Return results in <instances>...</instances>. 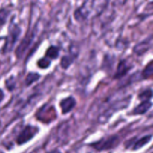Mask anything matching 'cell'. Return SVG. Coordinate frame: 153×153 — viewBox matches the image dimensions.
Returning a JSON list of instances; mask_svg holds the SVG:
<instances>
[{
  "mask_svg": "<svg viewBox=\"0 0 153 153\" xmlns=\"http://www.w3.org/2000/svg\"><path fill=\"white\" fill-rule=\"evenodd\" d=\"M108 1H85L74 11V17L78 22H84L102 13Z\"/></svg>",
  "mask_w": 153,
  "mask_h": 153,
  "instance_id": "cell-1",
  "label": "cell"
},
{
  "mask_svg": "<svg viewBox=\"0 0 153 153\" xmlns=\"http://www.w3.org/2000/svg\"><path fill=\"white\" fill-rule=\"evenodd\" d=\"M21 33L22 29L19 25L16 22H10L8 28V33L7 37H5V43L2 50L3 53H8L13 50Z\"/></svg>",
  "mask_w": 153,
  "mask_h": 153,
  "instance_id": "cell-2",
  "label": "cell"
},
{
  "mask_svg": "<svg viewBox=\"0 0 153 153\" xmlns=\"http://www.w3.org/2000/svg\"><path fill=\"white\" fill-rule=\"evenodd\" d=\"M131 97L130 96V97H126V98L123 99V100L117 101L114 103H113V104H111V105L108 108L106 109V111L102 114H101L99 117V123H100L102 124L105 123L106 122H108L109 120L111 117L114 114L116 113L117 111L123 110L124 108H126L129 105L130 102H131Z\"/></svg>",
  "mask_w": 153,
  "mask_h": 153,
  "instance_id": "cell-3",
  "label": "cell"
},
{
  "mask_svg": "<svg viewBox=\"0 0 153 153\" xmlns=\"http://www.w3.org/2000/svg\"><path fill=\"white\" fill-rule=\"evenodd\" d=\"M120 141V138L119 136L111 135L107 137H103L100 140L90 144V146L97 151H105L114 149L119 144Z\"/></svg>",
  "mask_w": 153,
  "mask_h": 153,
  "instance_id": "cell-4",
  "label": "cell"
},
{
  "mask_svg": "<svg viewBox=\"0 0 153 153\" xmlns=\"http://www.w3.org/2000/svg\"><path fill=\"white\" fill-rule=\"evenodd\" d=\"M39 131H40V128L35 126L30 125V124L25 126L16 136V143L18 145L25 144L27 142L30 141L31 139L34 138L38 134Z\"/></svg>",
  "mask_w": 153,
  "mask_h": 153,
  "instance_id": "cell-5",
  "label": "cell"
},
{
  "mask_svg": "<svg viewBox=\"0 0 153 153\" xmlns=\"http://www.w3.org/2000/svg\"><path fill=\"white\" fill-rule=\"evenodd\" d=\"M34 34L31 32L27 33L26 35L24 37V38L22 39L21 43H19V46L16 48V51H15V55L17 57V58H21L24 55H25V52L27 51V49L29 48V46H31V44L32 43L33 39H34Z\"/></svg>",
  "mask_w": 153,
  "mask_h": 153,
  "instance_id": "cell-6",
  "label": "cell"
},
{
  "mask_svg": "<svg viewBox=\"0 0 153 153\" xmlns=\"http://www.w3.org/2000/svg\"><path fill=\"white\" fill-rule=\"evenodd\" d=\"M152 47V36L150 35L147 38L137 43L133 48L132 51L137 56H141L146 52L150 50Z\"/></svg>",
  "mask_w": 153,
  "mask_h": 153,
  "instance_id": "cell-7",
  "label": "cell"
},
{
  "mask_svg": "<svg viewBox=\"0 0 153 153\" xmlns=\"http://www.w3.org/2000/svg\"><path fill=\"white\" fill-rule=\"evenodd\" d=\"M134 67L133 64L127 59H123L118 63L117 67L115 74L114 75V79H121L128 74V72Z\"/></svg>",
  "mask_w": 153,
  "mask_h": 153,
  "instance_id": "cell-8",
  "label": "cell"
},
{
  "mask_svg": "<svg viewBox=\"0 0 153 153\" xmlns=\"http://www.w3.org/2000/svg\"><path fill=\"white\" fill-rule=\"evenodd\" d=\"M40 110L43 111L44 113H46V114L37 117L38 120H41L44 117V119L43 120L42 122L49 123H50L52 120H54V119L56 118V114H55V110L54 106H49V107H48L47 105H43L41 108Z\"/></svg>",
  "mask_w": 153,
  "mask_h": 153,
  "instance_id": "cell-9",
  "label": "cell"
},
{
  "mask_svg": "<svg viewBox=\"0 0 153 153\" xmlns=\"http://www.w3.org/2000/svg\"><path fill=\"white\" fill-rule=\"evenodd\" d=\"M76 105V100L73 97H68L63 99L60 102V107H61L62 114H67V113L71 111L75 106Z\"/></svg>",
  "mask_w": 153,
  "mask_h": 153,
  "instance_id": "cell-10",
  "label": "cell"
},
{
  "mask_svg": "<svg viewBox=\"0 0 153 153\" xmlns=\"http://www.w3.org/2000/svg\"><path fill=\"white\" fill-rule=\"evenodd\" d=\"M152 104L151 101H144L136 106L131 111L133 115H143L145 114L152 107Z\"/></svg>",
  "mask_w": 153,
  "mask_h": 153,
  "instance_id": "cell-11",
  "label": "cell"
},
{
  "mask_svg": "<svg viewBox=\"0 0 153 153\" xmlns=\"http://www.w3.org/2000/svg\"><path fill=\"white\" fill-rule=\"evenodd\" d=\"M152 134H147V135L143 136L141 138L134 141V143H133L132 150H138L140 148L143 147L145 145H146L152 140Z\"/></svg>",
  "mask_w": 153,
  "mask_h": 153,
  "instance_id": "cell-12",
  "label": "cell"
},
{
  "mask_svg": "<svg viewBox=\"0 0 153 153\" xmlns=\"http://www.w3.org/2000/svg\"><path fill=\"white\" fill-rule=\"evenodd\" d=\"M59 55L60 48L56 46H54V45H52L46 49L45 57L47 58L48 59L52 61V60H56L59 57Z\"/></svg>",
  "mask_w": 153,
  "mask_h": 153,
  "instance_id": "cell-13",
  "label": "cell"
},
{
  "mask_svg": "<svg viewBox=\"0 0 153 153\" xmlns=\"http://www.w3.org/2000/svg\"><path fill=\"white\" fill-rule=\"evenodd\" d=\"M76 58V57L75 55H72V54L66 55L61 57V61H60L61 68L64 69V70H67L74 63Z\"/></svg>",
  "mask_w": 153,
  "mask_h": 153,
  "instance_id": "cell-14",
  "label": "cell"
},
{
  "mask_svg": "<svg viewBox=\"0 0 153 153\" xmlns=\"http://www.w3.org/2000/svg\"><path fill=\"white\" fill-rule=\"evenodd\" d=\"M40 75L37 73H34V72H30L27 74L26 77L25 79V86L29 87L34 82H37L40 79Z\"/></svg>",
  "mask_w": 153,
  "mask_h": 153,
  "instance_id": "cell-15",
  "label": "cell"
},
{
  "mask_svg": "<svg viewBox=\"0 0 153 153\" xmlns=\"http://www.w3.org/2000/svg\"><path fill=\"white\" fill-rule=\"evenodd\" d=\"M153 73V64L152 61H150L149 64L145 67L141 73V77L143 79H149L152 78Z\"/></svg>",
  "mask_w": 153,
  "mask_h": 153,
  "instance_id": "cell-16",
  "label": "cell"
},
{
  "mask_svg": "<svg viewBox=\"0 0 153 153\" xmlns=\"http://www.w3.org/2000/svg\"><path fill=\"white\" fill-rule=\"evenodd\" d=\"M152 97V91L151 88H148L145 91H142L137 96L138 100H140L141 102L144 101H151V99Z\"/></svg>",
  "mask_w": 153,
  "mask_h": 153,
  "instance_id": "cell-17",
  "label": "cell"
},
{
  "mask_svg": "<svg viewBox=\"0 0 153 153\" xmlns=\"http://www.w3.org/2000/svg\"><path fill=\"white\" fill-rule=\"evenodd\" d=\"M10 11L7 8H1L0 9V27L4 25L7 22V18L10 15Z\"/></svg>",
  "mask_w": 153,
  "mask_h": 153,
  "instance_id": "cell-18",
  "label": "cell"
},
{
  "mask_svg": "<svg viewBox=\"0 0 153 153\" xmlns=\"http://www.w3.org/2000/svg\"><path fill=\"white\" fill-rule=\"evenodd\" d=\"M51 64H52V61L48 59L46 57L41 58L40 59H39L37 62V67L40 69H43V70L49 68V67H50Z\"/></svg>",
  "mask_w": 153,
  "mask_h": 153,
  "instance_id": "cell-19",
  "label": "cell"
},
{
  "mask_svg": "<svg viewBox=\"0 0 153 153\" xmlns=\"http://www.w3.org/2000/svg\"><path fill=\"white\" fill-rule=\"evenodd\" d=\"M5 87L9 91H13L16 87V80L13 76H10L5 80Z\"/></svg>",
  "mask_w": 153,
  "mask_h": 153,
  "instance_id": "cell-20",
  "label": "cell"
},
{
  "mask_svg": "<svg viewBox=\"0 0 153 153\" xmlns=\"http://www.w3.org/2000/svg\"><path fill=\"white\" fill-rule=\"evenodd\" d=\"M4 98V91H3L1 89H0V103L3 101Z\"/></svg>",
  "mask_w": 153,
  "mask_h": 153,
  "instance_id": "cell-21",
  "label": "cell"
},
{
  "mask_svg": "<svg viewBox=\"0 0 153 153\" xmlns=\"http://www.w3.org/2000/svg\"><path fill=\"white\" fill-rule=\"evenodd\" d=\"M48 153H61V152H60L59 150H58V149H55V150H52V151H51V152H49Z\"/></svg>",
  "mask_w": 153,
  "mask_h": 153,
  "instance_id": "cell-22",
  "label": "cell"
},
{
  "mask_svg": "<svg viewBox=\"0 0 153 153\" xmlns=\"http://www.w3.org/2000/svg\"><path fill=\"white\" fill-rule=\"evenodd\" d=\"M0 153H4V152H3L2 151H1V150H0Z\"/></svg>",
  "mask_w": 153,
  "mask_h": 153,
  "instance_id": "cell-23",
  "label": "cell"
}]
</instances>
